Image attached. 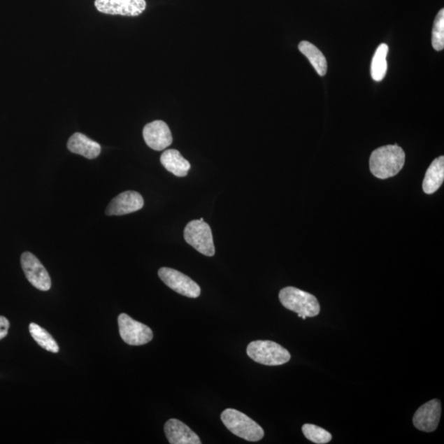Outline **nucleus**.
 <instances>
[{"label":"nucleus","instance_id":"f257e3e1","mask_svg":"<svg viewBox=\"0 0 444 444\" xmlns=\"http://www.w3.org/2000/svg\"><path fill=\"white\" fill-rule=\"evenodd\" d=\"M406 162V154L399 145H387L376 149L369 158V168L373 176L378 179L399 174Z\"/></svg>","mask_w":444,"mask_h":444},{"label":"nucleus","instance_id":"6ab92c4d","mask_svg":"<svg viewBox=\"0 0 444 444\" xmlns=\"http://www.w3.org/2000/svg\"><path fill=\"white\" fill-rule=\"evenodd\" d=\"M29 331L32 338L36 341L40 347L48 350L50 352H59V348L57 343H56L53 336H51L48 331L41 328V326L34 324V322H31L29 325Z\"/></svg>","mask_w":444,"mask_h":444},{"label":"nucleus","instance_id":"f03ea898","mask_svg":"<svg viewBox=\"0 0 444 444\" xmlns=\"http://www.w3.org/2000/svg\"><path fill=\"white\" fill-rule=\"evenodd\" d=\"M221 419L229 431L247 441H259L264 436L263 428L240 410L228 408L223 411Z\"/></svg>","mask_w":444,"mask_h":444},{"label":"nucleus","instance_id":"412c9836","mask_svg":"<svg viewBox=\"0 0 444 444\" xmlns=\"http://www.w3.org/2000/svg\"><path fill=\"white\" fill-rule=\"evenodd\" d=\"M432 45L437 51L444 48V9L439 11L434 22L432 31Z\"/></svg>","mask_w":444,"mask_h":444},{"label":"nucleus","instance_id":"423d86ee","mask_svg":"<svg viewBox=\"0 0 444 444\" xmlns=\"http://www.w3.org/2000/svg\"><path fill=\"white\" fill-rule=\"evenodd\" d=\"M119 331L121 338L130 345H142L150 343L153 333L148 326L134 320L126 314L118 317Z\"/></svg>","mask_w":444,"mask_h":444},{"label":"nucleus","instance_id":"f8f14e48","mask_svg":"<svg viewBox=\"0 0 444 444\" xmlns=\"http://www.w3.org/2000/svg\"><path fill=\"white\" fill-rule=\"evenodd\" d=\"M441 403L437 399L428 401L420 406L413 417V424L420 431H436L441 417Z\"/></svg>","mask_w":444,"mask_h":444},{"label":"nucleus","instance_id":"aec40b11","mask_svg":"<svg viewBox=\"0 0 444 444\" xmlns=\"http://www.w3.org/2000/svg\"><path fill=\"white\" fill-rule=\"evenodd\" d=\"M302 431L308 441L317 444H325L331 441V434L329 432L315 424H303Z\"/></svg>","mask_w":444,"mask_h":444},{"label":"nucleus","instance_id":"1a4fd4ad","mask_svg":"<svg viewBox=\"0 0 444 444\" xmlns=\"http://www.w3.org/2000/svg\"><path fill=\"white\" fill-rule=\"evenodd\" d=\"M95 7L110 15L137 17L145 11L147 3L145 0H95Z\"/></svg>","mask_w":444,"mask_h":444},{"label":"nucleus","instance_id":"4be33fe9","mask_svg":"<svg viewBox=\"0 0 444 444\" xmlns=\"http://www.w3.org/2000/svg\"><path fill=\"white\" fill-rule=\"evenodd\" d=\"M9 327H10V324L6 317L0 316V340L6 338L8 335Z\"/></svg>","mask_w":444,"mask_h":444},{"label":"nucleus","instance_id":"ddd939ff","mask_svg":"<svg viewBox=\"0 0 444 444\" xmlns=\"http://www.w3.org/2000/svg\"><path fill=\"white\" fill-rule=\"evenodd\" d=\"M166 436L171 444H201L202 442L187 425L179 420L171 419L165 424Z\"/></svg>","mask_w":444,"mask_h":444},{"label":"nucleus","instance_id":"4468645a","mask_svg":"<svg viewBox=\"0 0 444 444\" xmlns=\"http://www.w3.org/2000/svg\"><path fill=\"white\" fill-rule=\"evenodd\" d=\"M67 147L70 152L87 159H95L101 152L99 143L81 133L73 134L69 139Z\"/></svg>","mask_w":444,"mask_h":444},{"label":"nucleus","instance_id":"9b49d317","mask_svg":"<svg viewBox=\"0 0 444 444\" xmlns=\"http://www.w3.org/2000/svg\"><path fill=\"white\" fill-rule=\"evenodd\" d=\"M144 206L143 196L136 191H125L116 196L107 206V216H122L139 211Z\"/></svg>","mask_w":444,"mask_h":444},{"label":"nucleus","instance_id":"20e7f679","mask_svg":"<svg viewBox=\"0 0 444 444\" xmlns=\"http://www.w3.org/2000/svg\"><path fill=\"white\" fill-rule=\"evenodd\" d=\"M247 354L254 361L268 366L287 363L291 354L282 345L272 341H255L248 345Z\"/></svg>","mask_w":444,"mask_h":444},{"label":"nucleus","instance_id":"0eeeda50","mask_svg":"<svg viewBox=\"0 0 444 444\" xmlns=\"http://www.w3.org/2000/svg\"><path fill=\"white\" fill-rule=\"evenodd\" d=\"M158 275L168 287L182 296L189 298H198L200 296L201 288L199 285L179 271L162 268L158 271Z\"/></svg>","mask_w":444,"mask_h":444},{"label":"nucleus","instance_id":"dca6fc26","mask_svg":"<svg viewBox=\"0 0 444 444\" xmlns=\"http://www.w3.org/2000/svg\"><path fill=\"white\" fill-rule=\"evenodd\" d=\"M444 180V157H438L429 166L423 180L425 194H432L441 188Z\"/></svg>","mask_w":444,"mask_h":444},{"label":"nucleus","instance_id":"6e6552de","mask_svg":"<svg viewBox=\"0 0 444 444\" xmlns=\"http://www.w3.org/2000/svg\"><path fill=\"white\" fill-rule=\"evenodd\" d=\"M21 264L26 278L32 286L40 291H49L51 287L50 275L40 260L30 252H25L21 256Z\"/></svg>","mask_w":444,"mask_h":444},{"label":"nucleus","instance_id":"7ed1b4c3","mask_svg":"<svg viewBox=\"0 0 444 444\" xmlns=\"http://www.w3.org/2000/svg\"><path fill=\"white\" fill-rule=\"evenodd\" d=\"M279 300L285 308L296 313L300 317H315L320 312V305L317 298L296 287H288L280 289Z\"/></svg>","mask_w":444,"mask_h":444},{"label":"nucleus","instance_id":"2eb2a0df","mask_svg":"<svg viewBox=\"0 0 444 444\" xmlns=\"http://www.w3.org/2000/svg\"><path fill=\"white\" fill-rule=\"evenodd\" d=\"M161 163L166 170L177 177H185L190 170V163L176 149H169L162 153Z\"/></svg>","mask_w":444,"mask_h":444},{"label":"nucleus","instance_id":"39448f33","mask_svg":"<svg viewBox=\"0 0 444 444\" xmlns=\"http://www.w3.org/2000/svg\"><path fill=\"white\" fill-rule=\"evenodd\" d=\"M185 240L189 245L205 256L215 255L212 229L208 223L200 220H194L187 224L184 231Z\"/></svg>","mask_w":444,"mask_h":444},{"label":"nucleus","instance_id":"a211bd4d","mask_svg":"<svg viewBox=\"0 0 444 444\" xmlns=\"http://www.w3.org/2000/svg\"><path fill=\"white\" fill-rule=\"evenodd\" d=\"M387 53H389V46L386 44H381L373 55L371 64V77L375 82H381L386 76Z\"/></svg>","mask_w":444,"mask_h":444},{"label":"nucleus","instance_id":"f3484780","mask_svg":"<svg viewBox=\"0 0 444 444\" xmlns=\"http://www.w3.org/2000/svg\"><path fill=\"white\" fill-rule=\"evenodd\" d=\"M299 50L310 60L312 66L315 68L319 76H324L328 70V63L324 54L315 45L306 41H301L299 44Z\"/></svg>","mask_w":444,"mask_h":444},{"label":"nucleus","instance_id":"9d476101","mask_svg":"<svg viewBox=\"0 0 444 444\" xmlns=\"http://www.w3.org/2000/svg\"><path fill=\"white\" fill-rule=\"evenodd\" d=\"M143 135L145 143L155 151H162L170 147L172 142V134L164 121L155 120L145 126Z\"/></svg>","mask_w":444,"mask_h":444}]
</instances>
